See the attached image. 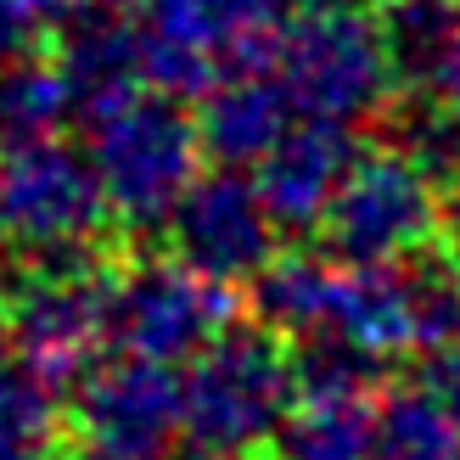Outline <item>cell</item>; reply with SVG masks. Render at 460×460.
Returning a JSON list of instances; mask_svg holds the SVG:
<instances>
[{
    "label": "cell",
    "mask_w": 460,
    "mask_h": 460,
    "mask_svg": "<svg viewBox=\"0 0 460 460\" xmlns=\"http://www.w3.org/2000/svg\"><path fill=\"white\" fill-rule=\"evenodd\" d=\"M107 281H112L107 247L45 252L17 275H0V342L51 394H67L90 371V354L107 332Z\"/></svg>",
    "instance_id": "6da1fadb"
},
{
    "label": "cell",
    "mask_w": 460,
    "mask_h": 460,
    "mask_svg": "<svg viewBox=\"0 0 460 460\" xmlns=\"http://www.w3.org/2000/svg\"><path fill=\"white\" fill-rule=\"evenodd\" d=\"M186 359L191 371L180 376V432L197 449H225V455L264 449V438L292 404L287 337L270 332L264 320H252V326L225 320Z\"/></svg>",
    "instance_id": "7a4b0ae2"
},
{
    "label": "cell",
    "mask_w": 460,
    "mask_h": 460,
    "mask_svg": "<svg viewBox=\"0 0 460 460\" xmlns=\"http://www.w3.org/2000/svg\"><path fill=\"white\" fill-rule=\"evenodd\" d=\"M275 84L309 119L359 124L394 102V67H387L382 34L365 6L349 0H314L287 29H275Z\"/></svg>",
    "instance_id": "3957f363"
},
{
    "label": "cell",
    "mask_w": 460,
    "mask_h": 460,
    "mask_svg": "<svg viewBox=\"0 0 460 460\" xmlns=\"http://www.w3.org/2000/svg\"><path fill=\"white\" fill-rule=\"evenodd\" d=\"M197 129L180 112V96H141L119 102L96 119V141H90V169L102 180V197L119 225L129 230H157L169 219L174 197L191 186L197 174Z\"/></svg>",
    "instance_id": "277c9868"
},
{
    "label": "cell",
    "mask_w": 460,
    "mask_h": 460,
    "mask_svg": "<svg viewBox=\"0 0 460 460\" xmlns=\"http://www.w3.org/2000/svg\"><path fill=\"white\" fill-rule=\"evenodd\" d=\"M112 208L90 157L57 135L0 146V242L29 259L45 252H102Z\"/></svg>",
    "instance_id": "5b68a950"
},
{
    "label": "cell",
    "mask_w": 460,
    "mask_h": 460,
    "mask_svg": "<svg viewBox=\"0 0 460 460\" xmlns=\"http://www.w3.org/2000/svg\"><path fill=\"white\" fill-rule=\"evenodd\" d=\"M444 197L404 164L394 146L354 152L349 174L320 214V247L337 264H394L438 242Z\"/></svg>",
    "instance_id": "8992f818"
},
{
    "label": "cell",
    "mask_w": 460,
    "mask_h": 460,
    "mask_svg": "<svg viewBox=\"0 0 460 460\" xmlns=\"http://www.w3.org/2000/svg\"><path fill=\"white\" fill-rule=\"evenodd\" d=\"M236 314V287L186 270L180 259L112 264L107 281V332L102 342L141 359H186Z\"/></svg>",
    "instance_id": "52a82bcc"
},
{
    "label": "cell",
    "mask_w": 460,
    "mask_h": 460,
    "mask_svg": "<svg viewBox=\"0 0 460 460\" xmlns=\"http://www.w3.org/2000/svg\"><path fill=\"white\" fill-rule=\"evenodd\" d=\"M180 438V376L164 359L124 354L79 382L74 455L79 460H169Z\"/></svg>",
    "instance_id": "ba28073f"
},
{
    "label": "cell",
    "mask_w": 460,
    "mask_h": 460,
    "mask_svg": "<svg viewBox=\"0 0 460 460\" xmlns=\"http://www.w3.org/2000/svg\"><path fill=\"white\" fill-rule=\"evenodd\" d=\"M164 225H169L174 259L219 287L252 281L275 252V219L264 214L259 186L225 164L214 174H191V186L174 197Z\"/></svg>",
    "instance_id": "9c48e42d"
},
{
    "label": "cell",
    "mask_w": 460,
    "mask_h": 460,
    "mask_svg": "<svg viewBox=\"0 0 460 460\" xmlns=\"http://www.w3.org/2000/svg\"><path fill=\"white\" fill-rule=\"evenodd\" d=\"M354 129L337 119H304L287 124L281 141L259 157V202L275 219V230H314V219L326 214V202L337 191V180L354 164Z\"/></svg>",
    "instance_id": "30bf717a"
},
{
    "label": "cell",
    "mask_w": 460,
    "mask_h": 460,
    "mask_svg": "<svg viewBox=\"0 0 460 460\" xmlns=\"http://www.w3.org/2000/svg\"><path fill=\"white\" fill-rule=\"evenodd\" d=\"M57 74L74 96V119H107L119 102H129L141 90V45L135 29H124L112 6L102 12V0L90 6L79 0L74 12L57 22Z\"/></svg>",
    "instance_id": "8fae6325"
},
{
    "label": "cell",
    "mask_w": 460,
    "mask_h": 460,
    "mask_svg": "<svg viewBox=\"0 0 460 460\" xmlns=\"http://www.w3.org/2000/svg\"><path fill=\"white\" fill-rule=\"evenodd\" d=\"M281 0H152V29L202 51L219 74H264Z\"/></svg>",
    "instance_id": "7c38bea8"
},
{
    "label": "cell",
    "mask_w": 460,
    "mask_h": 460,
    "mask_svg": "<svg viewBox=\"0 0 460 460\" xmlns=\"http://www.w3.org/2000/svg\"><path fill=\"white\" fill-rule=\"evenodd\" d=\"M197 146L225 169H247L281 141V129L292 124V102L287 90L264 79V74H219L208 90L197 96Z\"/></svg>",
    "instance_id": "4fadbf2b"
},
{
    "label": "cell",
    "mask_w": 460,
    "mask_h": 460,
    "mask_svg": "<svg viewBox=\"0 0 460 460\" xmlns=\"http://www.w3.org/2000/svg\"><path fill=\"white\" fill-rule=\"evenodd\" d=\"M332 332L365 342L382 359L416 349V275L399 259L394 264H342Z\"/></svg>",
    "instance_id": "5bb4252c"
},
{
    "label": "cell",
    "mask_w": 460,
    "mask_h": 460,
    "mask_svg": "<svg viewBox=\"0 0 460 460\" xmlns=\"http://www.w3.org/2000/svg\"><path fill=\"white\" fill-rule=\"evenodd\" d=\"M337 287H342V264L326 259V252H287V259L270 252L264 270L252 275V309L270 332L304 337L332 326Z\"/></svg>",
    "instance_id": "9a60e30c"
},
{
    "label": "cell",
    "mask_w": 460,
    "mask_h": 460,
    "mask_svg": "<svg viewBox=\"0 0 460 460\" xmlns=\"http://www.w3.org/2000/svg\"><path fill=\"white\" fill-rule=\"evenodd\" d=\"M270 460H371V399H304L270 432Z\"/></svg>",
    "instance_id": "2e32d148"
},
{
    "label": "cell",
    "mask_w": 460,
    "mask_h": 460,
    "mask_svg": "<svg viewBox=\"0 0 460 460\" xmlns=\"http://www.w3.org/2000/svg\"><path fill=\"white\" fill-rule=\"evenodd\" d=\"M287 365H292V394L304 399H371L387 382V359L332 326L287 337Z\"/></svg>",
    "instance_id": "e0dca14e"
},
{
    "label": "cell",
    "mask_w": 460,
    "mask_h": 460,
    "mask_svg": "<svg viewBox=\"0 0 460 460\" xmlns=\"http://www.w3.org/2000/svg\"><path fill=\"white\" fill-rule=\"evenodd\" d=\"M371 22L382 34L394 84L421 90L449 34L460 29V0H371Z\"/></svg>",
    "instance_id": "ac0fdd59"
},
{
    "label": "cell",
    "mask_w": 460,
    "mask_h": 460,
    "mask_svg": "<svg viewBox=\"0 0 460 460\" xmlns=\"http://www.w3.org/2000/svg\"><path fill=\"white\" fill-rule=\"evenodd\" d=\"M371 460H460V421L421 387H394L371 404Z\"/></svg>",
    "instance_id": "d6986e66"
},
{
    "label": "cell",
    "mask_w": 460,
    "mask_h": 460,
    "mask_svg": "<svg viewBox=\"0 0 460 460\" xmlns=\"http://www.w3.org/2000/svg\"><path fill=\"white\" fill-rule=\"evenodd\" d=\"M387 124H394V152L432 191L438 197L460 191V112H449L427 90H410L399 112H387Z\"/></svg>",
    "instance_id": "ffe728a7"
},
{
    "label": "cell",
    "mask_w": 460,
    "mask_h": 460,
    "mask_svg": "<svg viewBox=\"0 0 460 460\" xmlns=\"http://www.w3.org/2000/svg\"><path fill=\"white\" fill-rule=\"evenodd\" d=\"M62 444V404L29 365L0 359V460H57Z\"/></svg>",
    "instance_id": "44dd1931"
},
{
    "label": "cell",
    "mask_w": 460,
    "mask_h": 460,
    "mask_svg": "<svg viewBox=\"0 0 460 460\" xmlns=\"http://www.w3.org/2000/svg\"><path fill=\"white\" fill-rule=\"evenodd\" d=\"M74 119V96L57 74V62H17L0 74V146L45 141Z\"/></svg>",
    "instance_id": "7402d4cb"
},
{
    "label": "cell",
    "mask_w": 460,
    "mask_h": 460,
    "mask_svg": "<svg viewBox=\"0 0 460 460\" xmlns=\"http://www.w3.org/2000/svg\"><path fill=\"white\" fill-rule=\"evenodd\" d=\"M416 387H421V394H432L460 421V337L455 342H438V349H427L421 371H416Z\"/></svg>",
    "instance_id": "603a6c76"
},
{
    "label": "cell",
    "mask_w": 460,
    "mask_h": 460,
    "mask_svg": "<svg viewBox=\"0 0 460 460\" xmlns=\"http://www.w3.org/2000/svg\"><path fill=\"white\" fill-rule=\"evenodd\" d=\"M427 96H438L449 112H460V29L449 34V45L438 51V62H432V74H427Z\"/></svg>",
    "instance_id": "cb8c5ba5"
},
{
    "label": "cell",
    "mask_w": 460,
    "mask_h": 460,
    "mask_svg": "<svg viewBox=\"0 0 460 460\" xmlns=\"http://www.w3.org/2000/svg\"><path fill=\"white\" fill-rule=\"evenodd\" d=\"M29 34H40L29 0H0V51H17Z\"/></svg>",
    "instance_id": "d4e9b609"
},
{
    "label": "cell",
    "mask_w": 460,
    "mask_h": 460,
    "mask_svg": "<svg viewBox=\"0 0 460 460\" xmlns=\"http://www.w3.org/2000/svg\"><path fill=\"white\" fill-rule=\"evenodd\" d=\"M438 242H444V264L455 270L460 281V191L444 197V219H438Z\"/></svg>",
    "instance_id": "484cf974"
},
{
    "label": "cell",
    "mask_w": 460,
    "mask_h": 460,
    "mask_svg": "<svg viewBox=\"0 0 460 460\" xmlns=\"http://www.w3.org/2000/svg\"><path fill=\"white\" fill-rule=\"evenodd\" d=\"M169 460H242V455H225V449H191V455H169Z\"/></svg>",
    "instance_id": "4316f807"
},
{
    "label": "cell",
    "mask_w": 460,
    "mask_h": 460,
    "mask_svg": "<svg viewBox=\"0 0 460 460\" xmlns=\"http://www.w3.org/2000/svg\"><path fill=\"white\" fill-rule=\"evenodd\" d=\"M102 6H112V12H119V6H135V0H102Z\"/></svg>",
    "instance_id": "83f0119b"
},
{
    "label": "cell",
    "mask_w": 460,
    "mask_h": 460,
    "mask_svg": "<svg viewBox=\"0 0 460 460\" xmlns=\"http://www.w3.org/2000/svg\"><path fill=\"white\" fill-rule=\"evenodd\" d=\"M57 460H79V455H67V449H62V455H57Z\"/></svg>",
    "instance_id": "f1b7e54d"
}]
</instances>
